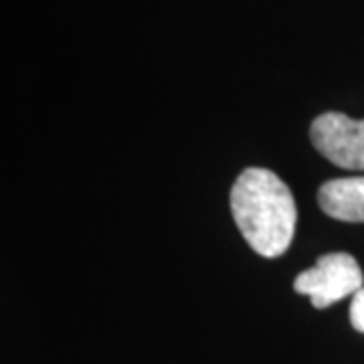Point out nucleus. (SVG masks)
I'll use <instances>...</instances> for the list:
<instances>
[{
	"label": "nucleus",
	"mask_w": 364,
	"mask_h": 364,
	"mask_svg": "<svg viewBox=\"0 0 364 364\" xmlns=\"http://www.w3.org/2000/svg\"><path fill=\"white\" fill-rule=\"evenodd\" d=\"M316 150L346 170H364V119H352L340 112H326L310 128Z\"/></svg>",
	"instance_id": "7ed1b4c3"
},
{
	"label": "nucleus",
	"mask_w": 364,
	"mask_h": 364,
	"mask_svg": "<svg viewBox=\"0 0 364 364\" xmlns=\"http://www.w3.org/2000/svg\"><path fill=\"white\" fill-rule=\"evenodd\" d=\"M318 203L332 219L364 223V176L324 182L318 191Z\"/></svg>",
	"instance_id": "20e7f679"
},
{
	"label": "nucleus",
	"mask_w": 364,
	"mask_h": 364,
	"mask_svg": "<svg viewBox=\"0 0 364 364\" xmlns=\"http://www.w3.org/2000/svg\"><path fill=\"white\" fill-rule=\"evenodd\" d=\"M231 213L249 247L261 257H279L291 245L298 210L286 182L267 168H247L231 191Z\"/></svg>",
	"instance_id": "f257e3e1"
},
{
	"label": "nucleus",
	"mask_w": 364,
	"mask_h": 364,
	"mask_svg": "<svg viewBox=\"0 0 364 364\" xmlns=\"http://www.w3.org/2000/svg\"><path fill=\"white\" fill-rule=\"evenodd\" d=\"M350 322L354 326V330L364 332V287H360L350 304Z\"/></svg>",
	"instance_id": "39448f33"
},
{
	"label": "nucleus",
	"mask_w": 364,
	"mask_h": 364,
	"mask_svg": "<svg viewBox=\"0 0 364 364\" xmlns=\"http://www.w3.org/2000/svg\"><path fill=\"white\" fill-rule=\"evenodd\" d=\"M363 269L348 253H328L318 263L301 272L294 289L312 299L314 308L324 310L340 299L354 296L363 287Z\"/></svg>",
	"instance_id": "f03ea898"
}]
</instances>
